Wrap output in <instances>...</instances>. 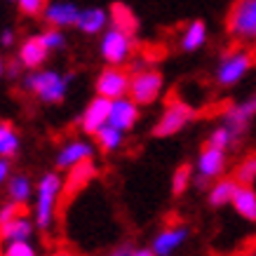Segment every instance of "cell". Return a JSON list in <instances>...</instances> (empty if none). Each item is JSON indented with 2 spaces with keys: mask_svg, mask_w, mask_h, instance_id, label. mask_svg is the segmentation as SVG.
<instances>
[{
  "mask_svg": "<svg viewBox=\"0 0 256 256\" xmlns=\"http://www.w3.org/2000/svg\"><path fill=\"white\" fill-rule=\"evenodd\" d=\"M64 181L56 172H50L38 181V195H36V226L40 230H47L54 224L56 204L62 198Z\"/></svg>",
  "mask_w": 256,
  "mask_h": 256,
  "instance_id": "2",
  "label": "cell"
},
{
  "mask_svg": "<svg viewBox=\"0 0 256 256\" xmlns=\"http://www.w3.org/2000/svg\"><path fill=\"white\" fill-rule=\"evenodd\" d=\"M228 33L235 40H256V0H235L228 14Z\"/></svg>",
  "mask_w": 256,
  "mask_h": 256,
  "instance_id": "5",
  "label": "cell"
},
{
  "mask_svg": "<svg viewBox=\"0 0 256 256\" xmlns=\"http://www.w3.org/2000/svg\"><path fill=\"white\" fill-rule=\"evenodd\" d=\"M19 153V134L5 120H0V158H14Z\"/></svg>",
  "mask_w": 256,
  "mask_h": 256,
  "instance_id": "25",
  "label": "cell"
},
{
  "mask_svg": "<svg viewBox=\"0 0 256 256\" xmlns=\"http://www.w3.org/2000/svg\"><path fill=\"white\" fill-rule=\"evenodd\" d=\"M110 256H132V249H127V247H122V249H116Z\"/></svg>",
  "mask_w": 256,
  "mask_h": 256,
  "instance_id": "38",
  "label": "cell"
},
{
  "mask_svg": "<svg viewBox=\"0 0 256 256\" xmlns=\"http://www.w3.org/2000/svg\"><path fill=\"white\" fill-rule=\"evenodd\" d=\"M16 214H22V204H16V202H10V204H5V207L0 210V226L8 224L10 218H14Z\"/></svg>",
  "mask_w": 256,
  "mask_h": 256,
  "instance_id": "33",
  "label": "cell"
},
{
  "mask_svg": "<svg viewBox=\"0 0 256 256\" xmlns=\"http://www.w3.org/2000/svg\"><path fill=\"white\" fill-rule=\"evenodd\" d=\"M139 120V104L127 94V96H120V99L110 101V113H108V124L118 127V130H132Z\"/></svg>",
  "mask_w": 256,
  "mask_h": 256,
  "instance_id": "12",
  "label": "cell"
},
{
  "mask_svg": "<svg viewBox=\"0 0 256 256\" xmlns=\"http://www.w3.org/2000/svg\"><path fill=\"white\" fill-rule=\"evenodd\" d=\"M190 181H193V170H190L188 164L176 167V172L172 174V193L184 195L188 190V186H190Z\"/></svg>",
  "mask_w": 256,
  "mask_h": 256,
  "instance_id": "29",
  "label": "cell"
},
{
  "mask_svg": "<svg viewBox=\"0 0 256 256\" xmlns=\"http://www.w3.org/2000/svg\"><path fill=\"white\" fill-rule=\"evenodd\" d=\"M68 85L70 76H64L59 70L36 68L24 78V90H28L42 104H62L68 94Z\"/></svg>",
  "mask_w": 256,
  "mask_h": 256,
  "instance_id": "1",
  "label": "cell"
},
{
  "mask_svg": "<svg viewBox=\"0 0 256 256\" xmlns=\"http://www.w3.org/2000/svg\"><path fill=\"white\" fill-rule=\"evenodd\" d=\"M99 52L108 66H122L134 52V36L110 26L108 31H104V36H101Z\"/></svg>",
  "mask_w": 256,
  "mask_h": 256,
  "instance_id": "4",
  "label": "cell"
},
{
  "mask_svg": "<svg viewBox=\"0 0 256 256\" xmlns=\"http://www.w3.org/2000/svg\"><path fill=\"white\" fill-rule=\"evenodd\" d=\"M188 235H190V230H188L186 226L164 228V230H160V233L156 235V240H153V252H156V256H172L188 240Z\"/></svg>",
  "mask_w": 256,
  "mask_h": 256,
  "instance_id": "15",
  "label": "cell"
},
{
  "mask_svg": "<svg viewBox=\"0 0 256 256\" xmlns=\"http://www.w3.org/2000/svg\"><path fill=\"white\" fill-rule=\"evenodd\" d=\"M198 181L207 184V181H216L221 174L226 172V150L214 146H204L200 156H198Z\"/></svg>",
  "mask_w": 256,
  "mask_h": 256,
  "instance_id": "11",
  "label": "cell"
},
{
  "mask_svg": "<svg viewBox=\"0 0 256 256\" xmlns=\"http://www.w3.org/2000/svg\"><path fill=\"white\" fill-rule=\"evenodd\" d=\"M254 66V56L249 50H242V47H235V50H228L221 59H218L216 66V82L221 87H233L238 85L244 76Z\"/></svg>",
  "mask_w": 256,
  "mask_h": 256,
  "instance_id": "3",
  "label": "cell"
},
{
  "mask_svg": "<svg viewBox=\"0 0 256 256\" xmlns=\"http://www.w3.org/2000/svg\"><path fill=\"white\" fill-rule=\"evenodd\" d=\"M40 38L42 42L47 45L50 52H54V50H64L66 47V36H64V28H54V26H50L47 31L40 33Z\"/></svg>",
  "mask_w": 256,
  "mask_h": 256,
  "instance_id": "30",
  "label": "cell"
},
{
  "mask_svg": "<svg viewBox=\"0 0 256 256\" xmlns=\"http://www.w3.org/2000/svg\"><path fill=\"white\" fill-rule=\"evenodd\" d=\"M235 178H238V184L254 186V181H256V153L254 156H247L240 164H238V170H235Z\"/></svg>",
  "mask_w": 256,
  "mask_h": 256,
  "instance_id": "28",
  "label": "cell"
},
{
  "mask_svg": "<svg viewBox=\"0 0 256 256\" xmlns=\"http://www.w3.org/2000/svg\"><path fill=\"white\" fill-rule=\"evenodd\" d=\"M193 120H195V108L193 106H188L186 101L174 99V101H170L167 108L162 110L160 120H158L156 127H153V134L160 136V139H164V136H174V134H178L184 127H188Z\"/></svg>",
  "mask_w": 256,
  "mask_h": 256,
  "instance_id": "6",
  "label": "cell"
},
{
  "mask_svg": "<svg viewBox=\"0 0 256 256\" xmlns=\"http://www.w3.org/2000/svg\"><path fill=\"white\" fill-rule=\"evenodd\" d=\"M2 256H38V254H36V249H33V244L28 240H14L5 244Z\"/></svg>",
  "mask_w": 256,
  "mask_h": 256,
  "instance_id": "31",
  "label": "cell"
},
{
  "mask_svg": "<svg viewBox=\"0 0 256 256\" xmlns=\"http://www.w3.org/2000/svg\"><path fill=\"white\" fill-rule=\"evenodd\" d=\"M0 256H2V254H0Z\"/></svg>",
  "mask_w": 256,
  "mask_h": 256,
  "instance_id": "41",
  "label": "cell"
},
{
  "mask_svg": "<svg viewBox=\"0 0 256 256\" xmlns=\"http://www.w3.org/2000/svg\"><path fill=\"white\" fill-rule=\"evenodd\" d=\"M164 80L162 73L156 68H141L136 73H132L130 78V96H132L139 106H148L158 101V96L162 94Z\"/></svg>",
  "mask_w": 256,
  "mask_h": 256,
  "instance_id": "7",
  "label": "cell"
},
{
  "mask_svg": "<svg viewBox=\"0 0 256 256\" xmlns=\"http://www.w3.org/2000/svg\"><path fill=\"white\" fill-rule=\"evenodd\" d=\"M235 207V212L247 221H256V190L252 186L240 184V188L235 190V198L230 202Z\"/></svg>",
  "mask_w": 256,
  "mask_h": 256,
  "instance_id": "20",
  "label": "cell"
},
{
  "mask_svg": "<svg viewBox=\"0 0 256 256\" xmlns=\"http://www.w3.org/2000/svg\"><path fill=\"white\" fill-rule=\"evenodd\" d=\"M235 141H238V136H235L226 124H218V127H214L210 134V139H207V146H214V148H221V150H228V148L233 146Z\"/></svg>",
  "mask_w": 256,
  "mask_h": 256,
  "instance_id": "27",
  "label": "cell"
},
{
  "mask_svg": "<svg viewBox=\"0 0 256 256\" xmlns=\"http://www.w3.org/2000/svg\"><path fill=\"white\" fill-rule=\"evenodd\" d=\"M110 16L108 12L104 8H85L80 10L78 14V31L85 33V36H99V33H104V28L108 26Z\"/></svg>",
  "mask_w": 256,
  "mask_h": 256,
  "instance_id": "17",
  "label": "cell"
},
{
  "mask_svg": "<svg viewBox=\"0 0 256 256\" xmlns=\"http://www.w3.org/2000/svg\"><path fill=\"white\" fill-rule=\"evenodd\" d=\"M31 178L26 176V174H16V176L10 178L8 184V193H10V200L16 202V204H26L28 198H31Z\"/></svg>",
  "mask_w": 256,
  "mask_h": 256,
  "instance_id": "26",
  "label": "cell"
},
{
  "mask_svg": "<svg viewBox=\"0 0 256 256\" xmlns=\"http://www.w3.org/2000/svg\"><path fill=\"white\" fill-rule=\"evenodd\" d=\"M10 176V160L8 158H0V184H5Z\"/></svg>",
  "mask_w": 256,
  "mask_h": 256,
  "instance_id": "35",
  "label": "cell"
},
{
  "mask_svg": "<svg viewBox=\"0 0 256 256\" xmlns=\"http://www.w3.org/2000/svg\"><path fill=\"white\" fill-rule=\"evenodd\" d=\"M254 118H256V94L244 101H240V104H230V106L224 110V116H221V124H226V127L240 139L242 134L247 132L249 122H252Z\"/></svg>",
  "mask_w": 256,
  "mask_h": 256,
  "instance_id": "9",
  "label": "cell"
},
{
  "mask_svg": "<svg viewBox=\"0 0 256 256\" xmlns=\"http://www.w3.org/2000/svg\"><path fill=\"white\" fill-rule=\"evenodd\" d=\"M5 73V62H2V56H0V76Z\"/></svg>",
  "mask_w": 256,
  "mask_h": 256,
  "instance_id": "40",
  "label": "cell"
},
{
  "mask_svg": "<svg viewBox=\"0 0 256 256\" xmlns=\"http://www.w3.org/2000/svg\"><path fill=\"white\" fill-rule=\"evenodd\" d=\"M204 42H207V24L195 19L181 33V50L184 52H198Z\"/></svg>",
  "mask_w": 256,
  "mask_h": 256,
  "instance_id": "21",
  "label": "cell"
},
{
  "mask_svg": "<svg viewBox=\"0 0 256 256\" xmlns=\"http://www.w3.org/2000/svg\"><path fill=\"white\" fill-rule=\"evenodd\" d=\"M238 188H240L238 178H221L218 176L216 181H214V186L210 188V204L212 207H226V204H230Z\"/></svg>",
  "mask_w": 256,
  "mask_h": 256,
  "instance_id": "19",
  "label": "cell"
},
{
  "mask_svg": "<svg viewBox=\"0 0 256 256\" xmlns=\"http://www.w3.org/2000/svg\"><path fill=\"white\" fill-rule=\"evenodd\" d=\"M0 45H2V47H12V45H14V31H12V28H5V31L0 33Z\"/></svg>",
  "mask_w": 256,
  "mask_h": 256,
  "instance_id": "34",
  "label": "cell"
},
{
  "mask_svg": "<svg viewBox=\"0 0 256 256\" xmlns=\"http://www.w3.org/2000/svg\"><path fill=\"white\" fill-rule=\"evenodd\" d=\"M70 174H68V181L64 184V188H62V195L66 193V195H70L73 190L78 193L82 186H87L90 184V178L96 174V170H94V164L90 162V160H85V162H80V164H76L73 170H68Z\"/></svg>",
  "mask_w": 256,
  "mask_h": 256,
  "instance_id": "22",
  "label": "cell"
},
{
  "mask_svg": "<svg viewBox=\"0 0 256 256\" xmlns=\"http://www.w3.org/2000/svg\"><path fill=\"white\" fill-rule=\"evenodd\" d=\"M47 56H50V50H47V45L42 42V38H40V36H31V38H26L22 42L16 59L22 62L24 68L36 70L47 62Z\"/></svg>",
  "mask_w": 256,
  "mask_h": 256,
  "instance_id": "16",
  "label": "cell"
},
{
  "mask_svg": "<svg viewBox=\"0 0 256 256\" xmlns=\"http://www.w3.org/2000/svg\"><path fill=\"white\" fill-rule=\"evenodd\" d=\"M94 156V146L87 144V141H68L66 146H62L59 156H56V170H73L76 164L85 162V160H92Z\"/></svg>",
  "mask_w": 256,
  "mask_h": 256,
  "instance_id": "14",
  "label": "cell"
},
{
  "mask_svg": "<svg viewBox=\"0 0 256 256\" xmlns=\"http://www.w3.org/2000/svg\"><path fill=\"white\" fill-rule=\"evenodd\" d=\"M80 8L70 0H50L42 10V19L47 26H54V28H68L78 24Z\"/></svg>",
  "mask_w": 256,
  "mask_h": 256,
  "instance_id": "10",
  "label": "cell"
},
{
  "mask_svg": "<svg viewBox=\"0 0 256 256\" xmlns=\"http://www.w3.org/2000/svg\"><path fill=\"white\" fill-rule=\"evenodd\" d=\"M132 256H156L153 249H139V252H132Z\"/></svg>",
  "mask_w": 256,
  "mask_h": 256,
  "instance_id": "37",
  "label": "cell"
},
{
  "mask_svg": "<svg viewBox=\"0 0 256 256\" xmlns=\"http://www.w3.org/2000/svg\"><path fill=\"white\" fill-rule=\"evenodd\" d=\"M19 66H22V62H19V59H14V62L8 66V76H10V78H16V76H19Z\"/></svg>",
  "mask_w": 256,
  "mask_h": 256,
  "instance_id": "36",
  "label": "cell"
},
{
  "mask_svg": "<svg viewBox=\"0 0 256 256\" xmlns=\"http://www.w3.org/2000/svg\"><path fill=\"white\" fill-rule=\"evenodd\" d=\"M33 235V224L28 216L16 214L14 218H10L8 224L0 226V240L2 242H14V240H31Z\"/></svg>",
  "mask_w": 256,
  "mask_h": 256,
  "instance_id": "18",
  "label": "cell"
},
{
  "mask_svg": "<svg viewBox=\"0 0 256 256\" xmlns=\"http://www.w3.org/2000/svg\"><path fill=\"white\" fill-rule=\"evenodd\" d=\"M52 256H76V254H70L68 249H59V252H54Z\"/></svg>",
  "mask_w": 256,
  "mask_h": 256,
  "instance_id": "39",
  "label": "cell"
},
{
  "mask_svg": "<svg viewBox=\"0 0 256 256\" xmlns=\"http://www.w3.org/2000/svg\"><path fill=\"white\" fill-rule=\"evenodd\" d=\"M110 24L116 26V28H120V31L130 33V36H134L136 33V28H139V19L134 16V12L127 5H122V2H116L113 8H110Z\"/></svg>",
  "mask_w": 256,
  "mask_h": 256,
  "instance_id": "23",
  "label": "cell"
},
{
  "mask_svg": "<svg viewBox=\"0 0 256 256\" xmlns=\"http://www.w3.org/2000/svg\"><path fill=\"white\" fill-rule=\"evenodd\" d=\"M108 113H110V99L106 96H96L87 104V108L80 116V127L85 134H96L99 127L108 122Z\"/></svg>",
  "mask_w": 256,
  "mask_h": 256,
  "instance_id": "13",
  "label": "cell"
},
{
  "mask_svg": "<svg viewBox=\"0 0 256 256\" xmlns=\"http://www.w3.org/2000/svg\"><path fill=\"white\" fill-rule=\"evenodd\" d=\"M130 78L132 76L122 66H108V68L101 70L99 78H96V94L110 101L127 96L130 94Z\"/></svg>",
  "mask_w": 256,
  "mask_h": 256,
  "instance_id": "8",
  "label": "cell"
},
{
  "mask_svg": "<svg viewBox=\"0 0 256 256\" xmlns=\"http://www.w3.org/2000/svg\"><path fill=\"white\" fill-rule=\"evenodd\" d=\"M16 5H19V10L26 16H38V14H42L47 0H16Z\"/></svg>",
  "mask_w": 256,
  "mask_h": 256,
  "instance_id": "32",
  "label": "cell"
},
{
  "mask_svg": "<svg viewBox=\"0 0 256 256\" xmlns=\"http://www.w3.org/2000/svg\"><path fill=\"white\" fill-rule=\"evenodd\" d=\"M122 136H124L122 130H118V127H113V124H108V122L104 124V127H99L96 134H94V139H96V144H99V148L104 153L118 150V148L122 146Z\"/></svg>",
  "mask_w": 256,
  "mask_h": 256,
  "instance_id": "24",
  "label": "cell"
}]
</instances>
